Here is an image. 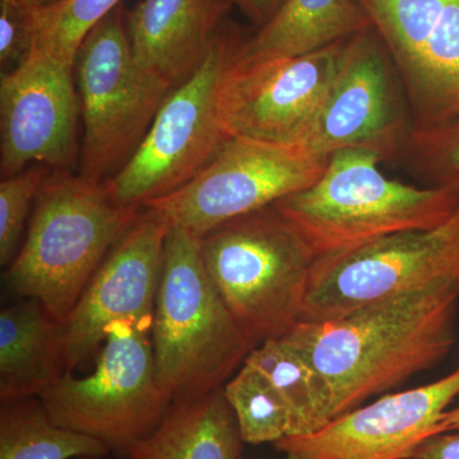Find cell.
Masks as SVG:
<instances>
[{"instance_id":"obj_21","label":"cell","mask_w":459,"mask_h":459,"mask_svg":"<svg viewBox=\"0 0 459 459\" xmlns=\"http://www.w3.org/2000/svg\"><path fill=\"white\" fill-rule=\"evenodd\" d=\"M111 451L96 437L57 425L40 398L2 403L0 459H90Z\"/></svg>"},{"instance_id":"obj_19","label":"cell","mask_w":459,"mask_h":459,"mask_svg":"<svg viewBox=\"0 0 459 459\" xmlns=\"http://www.w3.org/2000/svg\"><path fill=\"white\" fill-rule=\"evenodd\" d=\"M237 420L222 388L174 401L150 434L128 446V459H240Z\"/></svg>"},{"instance_id":"obj_4","label":"cell","mask_w":459,"mask_h":459,"mask_svg":"<svg viewBox=\"0 0 459 459\" xmlns=\"http://www.w3.org/2000/svg\"><path fill=\"white\" fill-rule=\"evenodd\" d=\"M157 377L172 402L222 388L256 346L208 277L199 238L170 228L152 322Z\"/></svg>"},{"instance_id":"obj_20","label":"cell","mask_w":459,"mask_h":459,"mask_svg":"<svg viewBox=\"0 0 459 459\" xmlns=\"http://www.w3.org/2000/svg\"><path fill=\"white\" fill-rule=\"evenodd\" d=\"M371 25L356 0H283L241 44L238 63L303 56L349 39Z\"/></svg>"},{"instance_id":"obj_14","label":"cell","mask_w":459,"mask_h":459,"mask_svg":"<svg viewBox=\"0 0 459 459\" xmlns=\"http://www.w3.org/2000/svg\"><path fill=\"white\" fill-rule=\"evenodd\" d=\"M80 101L74 65L47 54L31 56L0 74V175L32 165L56 171L80 168Z\"/></svg>"},{"instance_id":"obj_31","label":"cell","mask_w":459,"mask_h":459,"mask_svg":"<svg viewBox=\"0 0 459 459\" xmlns=\"http://www.w3.org/2000/svg\"><path fill=\"white\" fill-rule=\"evenodd\" d=\"M31 2L35 3L38 7L49 8L53 7V5L60 4V3L65 2V0H31Z\"/></svg>"},{"instance_id":"obj_22","label":"cell","mask_w":459,"mask_h":459,"mask_svg":"<svg viewBox=\"0 0 459 459\" xmlns=\"http://www.w3.org/2000/svg\"><path fill=\"white\" fill-rule=\"evenodd\" d=\"M244 362L262 374L285 403L291 421L290 435L314 433L328 424L322 382L285 338H270L256 344Z\"/></svg>"},{"instance_id":"obj_25","label":"cell","mask_w":459,"mask_h":459,"mask_svg":"<svg viewBox=\"0 0 459 459\" xmlns=\"http://www.w3.org/2000/svg\"><path fill=\"white\" fill-rule=\"evenodd\" d=\"M401 160L428 186L459 195V114L429 128H413Z\"/></svg>"},{"instance_id":"obj_1","label":"cell","mask_w":459,"mask_h":459,"mask_svg":"<svg viewBox=\"0 0 459 459\" xmlns=\"http://www.w3.org/2000/svg\"><path fill=\"white\" fill-rule=\"evenodd\" d=\"M459 290L433 285L320 322L283 337L313 368L329 421L443 360L455 343Z\"/></svg>"},{"instance_id":"obj_7","label":"cell","mask_w":459,"mask_h":459,"mask_svg":"<svg viewBox=\"0 0 459 459\" xmlns=\"http://www.w3.org/2000/svg\"><path fill=\"white\" fill-rule=\"evenodd\" d=\"M74 72L83 126L78 174L105 183L134 155L174 89L135 62L123 4L84 36Z\"/></svg>"},{"instance_id":"obj_17","label":"cell","mask_w":459,"mask_h":459,"mask_svg":"<svg viewBox=\"0 0 459 459\" xmlns=\"http://www.w3.org/2000/svg\"><path fill=\"white\" fill-rule=\"evenodd\" d=\"M231 8L228 0H141L126 11L135 62L175 89L202 65Z\"/></svg>"},{"instance_id":"obj_27","label":"cell","mask_w":459,"mask_h":459,"mask_svg":"<svg viewBox=\"0 0 459 459\" xmlns=\"http://www.w3.org/2000/svg\"><path fill=\"white\" fill-rule=\"evenodd\" d=\"M40 7L31 0H0V69L13 71L31 56Z\"/></svg>"},{"instance_id":"obj_18","label":"cell","mask_w":459,"mask_h":459,"mask_svg":"<svg viewBox=\"0 0 459 459\" xmlns=\"http://www.w3.org/2000/svg\"><path fill=\"white\" fill-rule=\"evenodd\" d=\"M63 323L23 299L0 313V400L40 397L65 374Z\"/></svg>"},{"instance_id":"obj_5","label":"cell","mask_w":459,"mask_h":459,"mask_svg":"<svg viewBox=\"0 0 459 459\" xmlns=\"http://www.w3.org/2000/svg\"><path fill=\"white\" fill-rule=\"evenodd\" d=\"M208 277L255 344L300 320L316 259L273 205L221 223L199 238Z\"/></svg>"},{"instance_id":"obj_10","label":"cell","mask_w":459,"mask_h":459,"mask_svg":"<svg viewBox=\"0 0 459 459\" xmlns=\"http://www.w3.org/2000/svg\"><path fill=\"white\" fill-rule=\"evenodd\" d=\"M413 131L394 60L373 26L350 36L333 83L299 150L329 159L347 148L402 159Z\"/></svg>"},{"instance_id":"obj_9","label":"cell","mask_w":459,"mask_h":459,"mask_svg":"<svg viewBox=\"0 0 459 459\" xmlns=\"http://www.w3.org/2000/svg\"><path fill=\"white\" fill-rule=\"evenodd\" d=\"M433 285L459 290V205L435 228L397 232L314 263L299 322L337 318Z\"/></svg>"},{"instance_id":"obj_16","label":"cell","mask_w":459,"mask_h":459,"mask_svg":"<svg viewBox=\"0 0 459 459\" xmlns=\"http://www.w3.org/2000/svg\"><path fill=\"white\" fill-rule=\"evenodd\" d=\"M457 395L459 367L430 385L385 394L274 446L287 459H410L420 444L442 434L440 420Z\"/></svg>"},{"instance_id":"obj_28","label":"cell","mask_w":459,"mask_h":459,"mask_svg":"<svg viewBox=\"0 0 459 459\" xmlns=\"http://www.w3.org/2000/svg\"><path fill=\"white\" fill-rule=\"evenodd\" d=\"M410 459H459V430L429 437L420 444Z\"/></svg>"},{"instance_id":"obj_13","label":"cell","mask_w":459,"mask_h":459,"mask_svg":"<svg viewBox=\"0 0 459 459\" xmlns=\"http://www.w3.org/2000/svg\"><path fill=\"white\" fill-rule=\"evenodd\" d=\"M394 60L422 129L459 114V0H356Z\"/></svg>"},{"instance_id":"obj_23","label":"cell","mask_w":459,"mask_h":459,"mask_svg":"<svg viewBox=\"0 0 459 459\" xmlns=\"http://www.w3.org/2000/svg\"><path fill=\"white\" fill-rule=\"evenodd\" d=\"M222 391L234 412L244 443L276 444L291 434V421L285 403L265 377L246 362L226 382Z\"/></svg>"},{"instance_id":"obj_15","label":"cell","mask_w":459,"mask_h":459,"mask_svg":"<svg viewBox=\"0 0 459 459\" xmlns=\"http://www.w3.org/2000/svg\"><path fill=\"white\" fill-rule=\"evenodd\" d=\"M169 231L164 217L142 208L63 322L65 373L101 349L115 323L134 320L152 325Z\"/></svg>"},{"instance_id":"obj_12","label":"cell","mask_w":459,"mask_h":459,"mask_svg":"<svg viewBox=\"0 0 459 459\" xmlns=\"http://www.w3.org/2000/svg\"><path fill=\"white\" fill-rule=\"evenodd\" d=\"M346 40L303 56L252 63L235 59L217 100L223 132L229 137L298 146L333 83Z\"/></svg>"},{"instance_id":"obj_8","label":"cell","mask_w":459,"mask_h":459,"mask_svg":"<svg viewBox=\"0 0 459 459\" xmlns=\"http://www.w3.org/2000/svg\"><path fill=\"white\" fill-rule=\"evenodd\" d=\"M150 328L115 323L92 373H65L39 397L53 421L123 452L150 434L172 403L157 377Z\"/></svg>"},{"instance_id":"obj_6","label":"cell","mask_w":459,"mask_h":459,"mask_svg":"<svg viewBox=\"0 0 459 459\" xmlns=\"http://www.w3.org/2000/svg\"><path fill=\"white\" fill-rule=\"evenodd\" d=\"M246 40L238 26L223 22L195 74L171 91L134 155L105 181L124 207L143 208L188 184L229 140L220 123V86Z\"/></svg>"},{"instance_id":"obj_30","label":"cell","mask_w":459,"mask_h":459,"mask_svg":"<svg viewBox=\"0 0 459 459\" xmlns=\"http://www.w3.org/2000/svg\"><path fill=\"white\" fill-rule=\"evenodd\" d=\"M440 433H448V431L459 430V406L457 409L446 411L442 420H440Z\"/></svg>"},{"instance_id":"obj_3","label":"cell","mask_w":459,"mask_h":459,"mask_svg":"<svg viewBox=\"0 0 459 459\" xmlns=\"http://www.w3.org/2000/svg\"><path fill=\"white\" fill-rule=\"evenodd\" d=\"M382 162L361 148L338 151L316 183L273 204L316 262L397 232L435 228L457 210V193L391 179Z\"/></svg>"},{"instance_id":"obj_11","label":"cell","mask_w":459,"mask_h":459,"mask_svg":"<svg viewBox=\"0 0 459 459\" xmlns=\"http://www.w3.org/2000/svg\"><path fill=\"white\" fill-rule=\"evenodd\" d=\"M327 162L296 147L230 137L197 177L144 207L164 217L170 228L199 238L221 223L307 188Z\"/></svg>"},{"instance_id":"obj_29","label":"cell","mask_w":459,"mask_h":459,"mask_svg":"<svg viewBox=\"0 0 459 459\" xmlns=\"http://www.w3.org/2000/svg\"><path fill=\"white\" fill-rule=\"evenodd\" d=\"M232 7H238L249 20L262 26L281 7L283 0H228Z\"/></svg>"},{"instance_id":"obj_24","label":"cell","mask_w":459,"mask_h":459,"mask_svg":"<svg viewBox=\"0 0 459 459\" xmlns=\"http://www.w3.org/2000/svg\"><path fill=\"white\" fill-rule=\"evenodd\" d=\"M123 0H65L39 13L38 36L32 51L74 65L84 36Z\"/></svg>"},{"instance_id":"obj_2","label":"cell","mask_w":459,"mask_h":459,"mask_svg":"<svg viewBox=\"0 0 459 459\" xmlns=\"http://www.w3.org/2000/svg\"><path fill=\"white\" fill-rule=\"evenodd\" d=\"M141 211L117 204L105 183L51 170L33 205L25 240L9 263L7 286L65 322Z\"/></svg>"},{"instance_id":"obj_26","label":"cell","mask_w":459,"mask_h":459,"mask_svg":"<svg viewBox=\"0 0 459 459\" xmlns=\"http://www.w3.org/2000/svg\"><path fill=\"white\" fill-rule=\"evenodd\" d=\"M51 169L32 165L0 181V263L9 265L22 246L27 219Z\"/></svg>"}]
</instances>
